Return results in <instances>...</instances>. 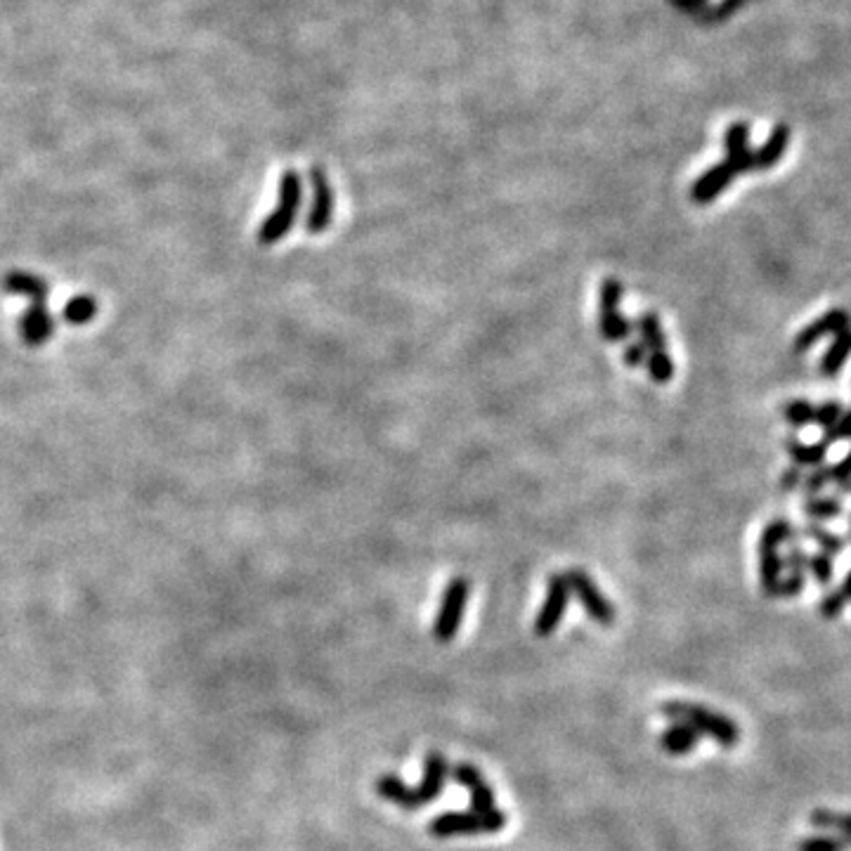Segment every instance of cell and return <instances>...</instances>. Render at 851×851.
I'll return each mask as SVG.
<instances>
[{"instance_id":"4","label":"cell","mask_w":851,"mask_h":851,"mask_svg":"<svg viewBox=\"0 0 851 851\" xmlns=\"http://www.w3.org/2000/svg\"><path fill=\"white\" fill-rule=\"evenodd\" d=\"M625 289L620 279L606 277L599 287V331L608 343H625L634 331V322L620 313V301Z\"/></svg>"},{"instance_id":"9","label":"cell","mask_w":851,"mask_h":851,"mask_svg":"<svg viewBox=\"0 0 851 851\" xmlns=\"http://www.w3.org/2000/svg\"><path fill=\"white\" fill-rule=\"evenodd\" d=\"M55 334V320L43 303H31L27 313L19 317V336L31 348L45 346Z\"/></svg>"},{"instance_id":"2","label":"cell","mask_w":851,"mask_h":851,"mask_svg":"<svg viewBox=\"0 0 851 851\" xmlns=\"http://www.w3.org/2000/svg\"><path fill=\"white\" fill-rule=\"evenodd\" d=\"M303 201V180L294 168H287L279 178V199L275 211L258 227V244L275 246L289 235L298 218V209Z\"/></svg>"},{"instance_id":"6","label":"cell","mask_w":851,"mask_h":851,"mask_svg":"<svg viewBox=\"0 0 851 851\" xmlns=\"http://www.w3.org/2000/svg\"><path fill=\"white\" fill-rule=\"evenodd\" d=\"M568 580L570 594H575V599L580 601L591 620L601 627H610L615 622V606L606 594L599 589V584L594 582V577L584 573L582 568H570L568 573H563Z\"/></svg>"},{"instance_id":"17","label":"cell","mask_w":851,"mask_h":851,"mask_svg":"<svg viewBox=\"0 0 851 851\" xmlns=\"http://www.w3.org/2000/svg\"><path fill=\"white\" fill-rule=\"evenodd\" d=\"M97 310H100V305L93 296H74L71 301L64 305V320L69 324H74V327H83V324H88L93 317L97 315Z\"/></svg>"},{"instance_id":"19","label":"cell","mask_w":851,"mask_h":851,"mask_svg":"<svg viewBox=\"0 0 851 851\" xmlns=\"http://www.w3.org/2000/svg\"><path fill=\"white\" fill-rule=\"evenodd\" d=\"M799 851H849L851 844L842 837L833 835H811L807 840L799 842Z\"/></svg>"},{"instance_id":"5","label":"cell","mask_w":851,"mask_h":851,"mask_svg":"<svg viewBox=\"0 0 851 851\" xmlns=\"http://www.w3.org/2000/svg\"><path fill=\"white\" fill-rule=\"evenodd\" d=\"M469 580L466 577H454L445 587L440 610L433 620V639L440 643H450L459 634L461 620H464L466 603H469Z\"/></svg>"},{"instance_id":"10","label":"cell","mask_w":851,"mask_h":851,"mask_svg":"<svg viewBox=\"0 0 851 851\" xmlns=\"http://www.w3.org/2000/svg\"><path fill=\"white\" fill-rule=\"evenodd\" d=\"M447 778H450V764L443 752H428L426 764H424V778L417 785L419 797L424 799V804H431L433 799L440 797L443 792Z\"/></svg>"},{"instance_id":"21","label":"cell","mask_w":851,"mask_h":851,"mask_svg":"<svg viewBox=\"0 0 851 851\" xmlns=\"http://www.w3.org/2000/svg\"><path fill=\"white\" fill-rule=\"evenodd\" d=\"M646 357H648L646 348H643L639 341H632V343H627V346H625V353H622V362H625L627 367L634 369V367L646 365Z\"/></svg>"},{"instance_id":"14","label":"cell","mask_w":851,"mask_h":851,"mask_svg":"<svg viewBox=\"0 0 851 851\" xmlns=\"http://www.w3.org/2000/svg\"><path fill=\"white\" fill-rule=\"evenodd\" d=\"M3 289L8 291V294L29 298L31 303H43L50 291L48 282H45L43 277L31 275V272H22V270L8 272L3 279Z\"/></svg>"},{"instance_id":"7","label":"cell","mask_w":851,"mask_h":851,"mask_svg":"<svg viewBox=\"0 0 851 851\" xmlns=\"http://www.w3.org/2000/svg\"><path fill=\"white\" fill-rule=\"evenodd\" d=\"M568 599H570V587L563 573L549 575L547 580V594H544L542 608L535 617V634L537 636H551L561 625L565 610H568Z\"/></svg>"},{"instance_id":"16","label":"cell","mask_w":851,"mask_h":851,"mask_svg":"<svg viewBox=\"0 0 851 851\" xmlns=\"http://www.w3.org/2000/svg\"><path fill=\"white\" fill-rule=\"evenodd\" d=\"M809 823L814 828L821 830H833L835 837H842L851 844V814L847 811H830V809H816L811 811Z\"/></svg>"},{"instance_id":"1","label":"cell","mask_w":851,"mask_h":851,"mask_svg":"<svg viewBox=\"0 0 851 851\" xmlns=\"http://www.w3.org/2000/svg\"><path fill=\"white\" fill-rule=\"evenodd\" d=\"M662 714L672 721H684L693 726L700 736H707L721 747H736L740 743V726L736 721L710 707L686 703V700H669L662 705Z\"/></svg>"},{"instance_id":"12","label":"cell","mask_w":851,"mask_h":851,"mask_svg":"<svg viewBox=\"0 0 851 851\" xmlns=\"http://www.w3.org/2000/svg\"><path fill=\"white\" fill-rule=\"evenodd\" d=\"M731 166L729 164H721V166H712L710 171L705 175H700L698 180H695L691 187V199L695 204H707V201H712L714 197H719L721 192H724V187L731 183L733 178Z\"/></svg>"},{"instance_id":"8","label":"cell","mask_w":851,"mask_h":851,"mask_svg":"<svg viewBox=\"0 0 851 851\" xmlns=\"http://www.w3.org/2000/svg\"><path fill=\"white\" fill-rule=\"evenodd\" d=\"M310 183H313V209L305 218V230L310 235H322L334 218V192H331L327 173L320 166L310 168Z\"/></svg>"},{"instance_id":"3","label":"cell","mask_w":851,"mask_h":851,"mask_svg":"<svg viewBox=\"0 0 851 851\" xmlns=\"http://www.w3.org/2000/svg\"><path fill=\"white\" fill-rule=\"evenodd\" d=\"M506 828V814L499 807L485 814L478 811H445L428 823V833L440 840L461 835H495Z\"/></svg>"},{"instance_id":"11","label":"cell","mask_w":851,"mask_h":851,"mask_svg":"<svg viewBox=\"0 0 851 851\" xmlns=\"http://www.w3.org/2000/svg\"><path fill=\"white\" fill-rule=\"evenodd\" d=\"M374 788L383 799H386V802H391L395 804V807L405 811L426 807L424 799L419 797L417 788H409V785L402 781V778L395 776V773H383V776H379V781H376Z\"/></svg>"},{"instance_id":"18","label":"cell","mask_w":851,"mask_h":851,"mask_svg":"<svg viewBox=\"0 0 851 851\" xmlns=\"http://www.w3.org/2000/svg\"><path fill=\"white\" fill-rule=\"evenodd\" d=\"M646 369H648V374H651V379L658 383V386H665V383L672 381V376H674V362H672V357H669L667 350L648 353Z\"/></svg>"},{"instance_id":"20","label":"cell","mask_w":851,"mask_h":851,"mask_svg":"<svg viewBox=\"0 0 851 851\" xmlns=\"http://www.w3.org/2000/svg\"><path fill=\"white\" fill-rule=\"evenodd\" d=\"M452 778L461 785V788H466V790H473V788H478V785L485 783L483 773H480L476 769V766H471V764H457V766H454V769H452Z\"/></svg>"},{"instance_id":"13","label":"cell","mask_w":851,"mask_h":851,"mask_svg":"<svg viewBox=\"0 0 851 851\" xmlns=\"http://www.w3.org/2000/svg\"><path fill=\"white\" fill-rule=\"evenodd\" d=\"M698 743H700V733L695 731L693 726L684 724V721H674V724L667 726L658 738V745L662 747V750L674 757L688 755V752L695 750V745Z\"/></svg>"},{"instance_id":"15","label":"cell","mask_w":851,"mask_h":851,"mask_svg":"<svg viewBox=\"0 0 851 851\" xmlns=\"http://www.w3.org/2000/svg\"><path fill=\"white\" fill-rule=\"evenodd\" d=\"M634 329L639 331V343L646 348V353H658V350H667V336L662 329L660 317L655 313H641L636 317Z\"/></svg>"}]
</instances>
